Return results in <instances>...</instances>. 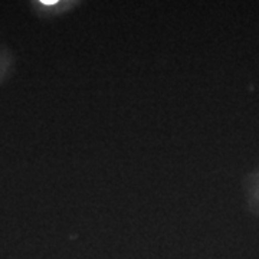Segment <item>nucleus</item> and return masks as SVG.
Segmentation results:
<instances>
[{
    "label": "nucleus",
    "mask_w": 259,
    "mask_h": 259,
    "mask_svg": "<svg viewBox=\"0 0 259 259\" xmlns=\"http://www.w3.org/2000/svg\"><path fill=\"white\" fill-rule=\"evenodd\" d=\"M45 5H55L56 0H48V2H44Z\"/></svg>",
    "instance_id": "1"
}]
</instances>
